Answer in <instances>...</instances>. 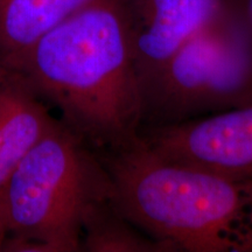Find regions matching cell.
Returning <instances> with one entry per match:
<instances>
[{
	"label": "cell",
	"mask_w": 252,
	"mask_h": 252,
	"mask_svg": "<svg viewBox=\"0 0 252 252\" xmlns=\"http://www.w3.org/2000/svg\"><path fill=\"white\" fill-rule=\"evenodd\" d=\"M54 104L67 127L104 153L143 127L144 99L123 0H96L65 19L11 69Z\"/></svg>",
	"instance_id": "1"
},
{
	"label": "cell",
	"mask_w": 252,
	"mask_h": 252,
	"mask_svg": "<svg viewBox=\"0 0 252 252\" xmlns=\"http://www.w3.org/2000/svg\"><path fill=\"white\" fill-rule=\"evenodd\" d=\"M102 159L112 203L174 252H252V179H235L158 156L143 138Z\"/></svg>",
	"instance_id": "2"
},
{
	"label": "cell",
	"mask_w": 252,
	"mask_h": 252,
	"mask_svg": "<svg viewBox=\"0 0 252 252\" xmlns=\"http://www.w3.org/2000/svg\"><path fill=\"white\" fill-rule=\"evenodd\" d=\"M112 198L100 158L59 124L36 144L0 190L7 250L72 252L82 248L93 208Z\"/></svg>",
	"instance_id": "3"
},
{
	"label": "cell",
	"mask_w": 252,
	"mask_h": 252,
	"mask_svg": "<svg viewBox=\"0 0 252 252\" xmlns=\"http://www.w3.org/2000/svg\"><path fill=\"white\" fill-rule=\"evenodd\" d=\"M143 128L181 124L252 103V25L230 0L143 87Z\"/></svg>",
	"instance_id": "4"
},
{
	"label": "cell",
	"mask_w": 252,
	"mask_h": 252,
	"mask_svg": "<svg viewBox=\"0 0 252 252\" xmlns=\"http://www.w3.org/2000/svg\"><path fill=\"white\" fill-rule=\"evenodd\" d=\"M140 137L169 161L252 179V103L181 124L143 128Z\"/></svg>",
	"instance_id": "5"
},
{
	"label": "cell",
	"mask_w": 252,
	"mask_h": 252,
	"mask_svg": "<svg viewBox=\"0 0 252 252\" xmlns=\"http://www.w3.org/2000/svg\"><path fill=\"white\" fill-rule=\"evenodd\" d=\"M141 90L185 42L208 26L230 0H123Z\"/></svg>",
	"instance_id": "6"
},
{
	"label": "cell",
	"mask_w": 252,
	"mask_h": 252,
	"mask_svg": "<svg viewBox=\"0 0 252 252\" xmlns=\"http://www.w3.org/2000/svg\"><path fill=\"white\" fill-rule=\"evenodd\" d=\"M18 72L0 69V190L19 163L59 123Z\"/></svg>",
	"instance_id": "7"
},
{
	"label": "cell",
	"mask_w": 252,
	"mask_h": 252,
	"mask_svg": "<svg viewBox=\"0 0 252 252\" xmlns=\"http://www.w3.org/2000/svg\"><path fill=\"white\" fill-rule=\"evenodd\" d=\"M96 0H0V69L11 70L41 36Z\"/></svg>",
	"instance_id": "8"
},
{
	"label": "cell",
	"mask_w": 252,
	"mask_h": 252,
	"mask_svg": "<svg viewBox=\"0 0 252 252\" xmlns=\"http://www.w3.org/2000/svg\"><path fill=\"white\" fill-rule=\"evenodd\" d=\"M111 200L96 204L87 215L82 248L94 252H174L168 244L132 224L116 209Z\"/></svg>",
	"instance_id": "9"
},
{
	"label": "cell",
	"mask_w": 252,
	"mask_h": 252,
	"mask_svg": "<svg viewBox=\"0 0 252 252\" xmlns=\"http://www.w3.org/2000/svg\"><path fill=\"white\" fill-rule=\"evenodd\" d=\"M5 235H6V225H5L4 216H2L1 204H0V248H1L2 242L5 241Z\"/></svg>",
	"instance_id": "10"
},
{
	"label": "cell",
	"mask_w": 252,
	"mask_h": 252,
	"mask_svg": "<svg viewBox=\"0 0 252 252\" xmlns=\"http://www.w3.org/2000/svg\"><path fill=\"white\" fill-rule=\"evenodd\" d=\"M245 5H247L248 14H249V18H250V21L252 25V0H245Z\"/></svg>",
	"instance_id": "11"
}]
</instances>
